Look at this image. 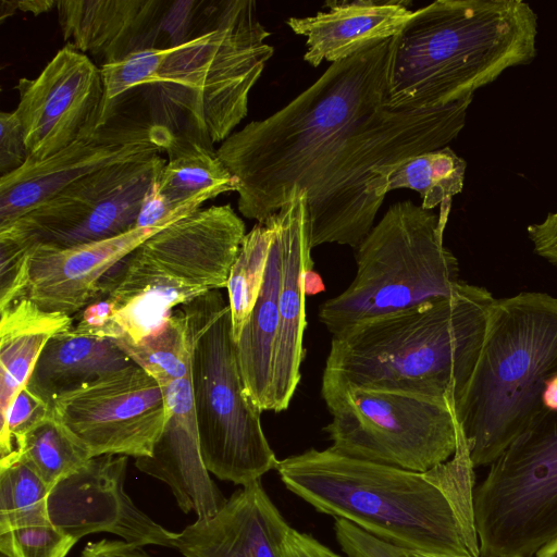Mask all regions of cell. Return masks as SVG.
<instances>
[{
    "instance_id": "1",
    "label": "cell",
    "mask_w": 557,
    "mask_h": 557,
    "mask_svg": "<svg viewBox=\"0 0 557 557\" xmlns=\"http://www.w3.org/2000/svg\"><path fill=\"white\" fill-rule=\"evenodd\" d=\"M393 38L327 70L285 107L232 133L216 154L239 181L237 208L263 222L307 194L311 247L356 248L383 200L373 171L448 146L460 133L454 107L397 110L387 104Z\"/></svg>"
},
{
    "instance_id": "4",
    "label": "cell",
    "mask_w": 557,
    "mask_h": 557,
    "mask_svg": "<svg viewBox=\"0 0 557 557\" xmlns=\"http://www.w3.org/2000/svg\"><path fill=\"white\" fill-rule=\"evenodd\" d=\"M494 301L484 287L460 281L449 297L332 337L322 383L455 404L478 362Z\"/></svg>"
},
{
    "instance_id": "15",
    "label": "cell",
    "mask_w": 557,
    "mask_h": 557,
    "mask_svg": "<svg viewBox=\"0 0 557 557\" xmlns=\"http://www.w3.org/2000/svg\"><path fill=\"white\" fill-rule=\"evenodd\" d=\"M173 136L149 119L111 114L94 133L54 154L0 177V226L12 223L71 183L102 168L165 151Z\"/></svg>"
},
{
    "instance_id": "37",
    "label": "cell",
    "mask_w": 557,
    "mask_h": 557,
    "mask_svg": "<svg viewBox=\"0 0 557 557\" xmlns=\"http://www.w3.org/2000/svg\"><path fill=\"white\" fill-rule=\"evenodd\" d=\"M527 231L534 252L557 265V211L548 213L541 223L529 225Z\"/></svg>"
},
{
    "instance_id": "32",
    "label": "cell",
    "mask_w": 557,
    "mask_h": 557,
    "mask_svg": "<svg viewBox=\"0 0 557 557\" xmlns=\"http://www.w3.org/2000/svg\"><path fill=\"white\" fill-rule=\"evenodd\" d=\"M75 543L51 522L0 533V553L7 557H65Z\"/></svg>"
},
{
    "instance_id": "40",
    "label": "cell",
    "mask_w": 557,
    "mask_h": 557,
    "mask_svg": "<svg viewBox=\"0 0 557 557\" xmlns=\"http://www.w3.org/2000/svg\"><path fill=\"white\" fill-rule=\"evenodd\" d=\"M18 10L24 12H30L34 15L41 14L50 11L53 7H57V1L53 0H24L16 1Z\"/></svg>"
},
{
    "instance_id": "36",
    "label": "cell",
    "mask_w": 557,
    "mask_h": 557,
    "mask_svg": "<svg viewBox=\"0 0 557 557\" xmlns=\"http://www.w3.org/2000/svg\"><path fill=\"white\" fill-rule=\"evenodd\" d=\"M157 181V178H156ZM153 182L143 199L136 227H165L197 211L173 203Z\"/></svg>"
},
{
    "instance_id": "22",
    "label": "cell",
    "mask_w": 557,
    "mask_h": 557,
    "mask_svg": "<svg viewBox=\"0 0 557 557\" xmlns=\"http://www.w3.org/2000/svg\"><path fill=\"white\" fill-rule=\"evenodd\" d=\"M326 11L289 17L290 29L306 38L304 60L332 63L393 38L412 15L410 0L327 1Z\"/></svg>"
},
{
    "instance_id": "27",
    "label": "cell",
    "mask_w": 557,
    "mask_h": 557,
    "mask_svg": "<svg viewBox=\"0 0 557 557\" xmlns=\"http://www.w3.org/2000/svg\"><path fill=\"white\" fill-rule=\"evenodd\" d=\"M466 161L449 146L421 152L373 171L372 194L381 200L394 189L409 188L421 197V207H451L463 188Z\"/></svg>"
},
{
    "instance_id": "19",
    "label": "cell",
    "mask_w": 557,
    "mask_h": 557,
    "mask_svg": "<svg viewBox=\"0 0 557 557\" xmlns=\"http://www.w3.org/2000/svg\"><path fill=\"white\" fill-rule=\"evenodd\" d=\"M162 387L169 409L165 426L152 454L137 458L135 466L165 482L185 513L195 511L198 519L210 518L226 498L202 460L190 373Z\"/></svg>"
},
{
    "instance_id": "23",
    "label": "cell",
    "mask_w": 557,
    "mask_h": 557,
    "mask_svg": "<svg viewBox=\"0 0 557 557\" xmlns=\"http://www.w3.org/2000/svg\"><path fill=\"white\" fill-rule=\"evenodd\" d=\"M274 234L263 284L236 344L246 391L261 411H273L275 343L278 333V297L282 282V221L272 213Z\"/></svg>"
},
{
    "instance_id": "43",
    "label": "cell",
    "mask_w": 557,
    "mask_h": 557,
    "mask_svg": "<svg viewBox=\"0 0 557 557\" xmlns=\"http://www.w3.org/2000/svg\"><path fill=\"white\" fill-rule=\"evenodd\" d=\"M310 543L312 549L314 550L318 557H342L338 554L334 553L332 549L320 543L313 536L310 537Z\"/></svg>"
},
{
    "instance_id": "33",
    "label": "cell",
    "mask_w": 557,
    "mask_h": 557,
    "mask_svg": "<svg viewBox=\"0 0 557 557\" xmlns=\"http://www.w3.org/2000/svg\"><path fill=\"white\" fill-rule=\"evenodd\" d=\"M51 412V404L26 385L0 421V460L13 456L23 437Z\"/></svg>"
},
{
    "instance_id": "24",
    "label": "cell",
    "mask_w": 557,
    "mask_h": 557,
    "mask_svg": "<svg viewBox=\"0 0 557 557\" xmlns=\"http://www.w3.org/2000/svg\"><path fill=\"white\" fill-rule=\"evenodd\" d=\"M135 362L111 338L75 333L51 337L42 348L27 386L48 400Z\"/></svg>"
},
{
    "instance_id": "17",
    "label": "cell",
    "mask_w": 557,
    "mask_h": 557,
    "mask_svg": "<svg viewBox=\"0 0 557 557\" xmlns=\"http://www.w3.org/2000/svg\"><path fill=\"white\" fill-rule=\"evenodd\" d=\"M163 227H135L108 239L58 248H29L0 309L26 298L48 312L73 317L106 296L104 278L148 237Z\"/></svg>"
},
{
    "instance_id": "2",
    "label": "cell",
    "mask_w": 557,
    "mask_h": 557,
    "mask_svg": "<svg viewBox=\"0 0 557 557\" xmlns=\"http://www.w3.org/2000/svg\"><path fill=\"white\" fill-rule=\"evenodd\" d=\"M276 471L285 487L317 511L398 548L480 557L474 466L458 422L455 454L428 471L358 459L332 447L278 460Z\"/></svg>"
},
{
    "instance_id": "16",
    "label": "cell",
    "mask_w": 557,
    "mask_h": 557,
    "mask_svg": "<svg viewBox=\"0 0 557 557\" xmlns=\"http://www.w3.org/2000/svg\"><path fill=\"white\" fill-rule=\"evenodd\" d=\"M55 10L63 39L101 67L188 39L196 0H58Z\"/></svg>"
},
{
    "instance_id": "12",
    "label": "cell",
    "mask_w": 557,
    "mask_h": 557,
    "mask_svg": "<svg viewBox=\"0 0 557 557\" xmlns=\"http://www.w3.org/2000/svg\"><path fill=\"white\" fill-rule=\"evenodd\" d=\"M165 162L161 153H156L81 177L20 219L0 226V253L23 258L37 245L69 248L135 228L145 194Z\"/></svg>"
},
{
    "instance_id": "29",
    "label": "cell",
    "mask_w": 557,
    "mask_h": 557,
    "mask_svg": "<svg viewBox=\"0 0 557 557\" xmlns=\"http://www.w3.org/2000/svg\"><path fill=\"white\" fill-rule=\"evenodd\" d=\"M20 460L50 488L84 466L91 457L59 424L51 412L34 426L8 459Z\"/></svg>"
},
{
    "instance_id": "39",
    "label": "cell",
    "mask_w": 557,
    "mask_h": 557,
    "mask_svg": "<svg viewBox=\"0 0 557 557\" xmlns=\"http://www.w3.org/2000/svg\"><path fill=\"white\" fill-rule=\"evenodd\" d=\"M310 534L290 529L285 540L283 557H318L310 543Z\"/></svg>"
},
{
    "instance_id": "30",
    "label": "cell",
    "mask_w": 557,
    "mask_h": 557,
    "mask_svg": "<svg viewBox=\"0 0 557 557\" xmlns=\"http://www.w3.org/2000/svg\"><path fill=\"white\" fill-rule=\"evenodd\" d=\"M274 234L273 214L246 233L227 281L235 343L246 325L263 284Z\"/></svg>"
},
{
    "instance_id": "5",
    "label": "cell",
    "mask_w": 557,
    "mask_h": 557,
    "mask_svg": "<svg viewBox=\"0 0 557 557\" xmlns=\"http://www.w3.org/2000/svg\"><path fill=\"white\" fill-rule=\"evenodd\" d=\"M537 15L521 0H436L393 37L387 104L446 107L536 55Z\"/></svg>"
},
{
    "instance_id": "38",
    "label": "cell",
    "mask_w": 557,
    "mask_h": 557,
    "mask_svg": "<svg viewBox=\"0 0 557 557\" xmlns=\"http://www.w3.org/2000/svg\"><path fill=\"white\" fill-rule=\"evenodd\" d=\"M81 557H149L141 546L126 541L101 540L89 542Z\"/></svg>"
},
{
    "instance_id": "13",
    "label": "cell",
    "mask_w": 557,
    "mask_h": 557,
    "mask_svg": "<svg viewBox=\"0 0 557 557\" xmlns=\"http://www.w3.org/2000/svg\"><path fill=\"white\" fill-rule=\"evenodd\" d=\"M51 408L91 458L150 456L169 417L163 387L136 363L58 395Z\"/></svg>"
},
{
    "instance_id": "14",
    "label": "cell",
    "mask_w": 557,
    "mask_h": 557,
    "mask_svg": "<svg viewBox=\"0 0 557 557\" xmlns=\"http://www.w3.org/2000/svg\"><path fill=\"white\" fill-rule=\"evenodd\" d=\"M15 88L29 158L41 160L94 133L111 114L100 66L67 44Z\"/></svg>"
},
{
    "instance_id": "8",
    "label": "cell",
    "mask_w": 557,
    "mask_h": 557,
    "mask_svg": "<svg viewBox=\"0 0 557 557\" xmlns=\"http://www.w3.org/2000/svg\"><path fill=\"white\" fill-rule=\"evenodd\" d=\"M448 216L411 200L392 205L356 249V276L321 304L320 322L338 337L368 321L451 296L458 260L444 246Z\"/></svg>"
},
{
    "instance_id": "10",
    "label": "cell",
    "mask_w": 557,
    "mask_h": 557,
    "mask_svg": "<svg viewBox=\"0 0 557 557\" xmlns=\"http://www.w3.org/2000/svg\"><path fill=\"white\" fill-rule=\"evenodd\" d=\"M480 557H534L557 537V411L545 409L474 488Z\"/></svg>"
},
{
    "instance_id": "35",
    "label": "cell",
    "mask_w": 557,
    "mask_h": 557,
    "mask_svg": "<svg viewBox=\"0 0 557 557\" xmlns=\"http://www.w3.org/2000/svg\"><path fill=\"white\" fill-rule=\"evenodd\" d=\"M29 158L23 126L15 111L0 113V177L24 165Z\"/></svg>"
},
{
    "instance_id": "28",
    "label": "cell",
    "mask_w": 557,
    "mask_h": 557,
    "mask_svg": "<svg viewBox=\"0 0 557 557\" xmlns=\"http://www.w3.org/2000/svg\"><path fill=\"white\" fill-rule=\"evenodd\" d=\"M173 310L154 331L136 343L113 339L161 386L190 373L193 337L189 318L182 307Z\"/></svg>"
},
{
    "instance_id": "45",
    "label": "cell",
    "mask_w": 557,
    "mask_h": 557,
    "mask_svg": "<svg viewBox=\"0 0 557 557\" xmlns=\"http://www.w3.org/2000/svg\"><path fill=\"white\" fill-rule=\"evenodd\" d=\"M406 554H407V557H472V556H460V555L426 554V553L408 552V550H406Z\"/></svg>"
},
{
    "instance_id": "6",
    "label": "cell",
    "mask_w": 557,
    "mask_h": 557,
    "mask_svg": "<svg viewBox=\"0 0 557 557\" xmlns=\"http://www.w3.org/2000/svg\"><path fill=\"white\" fill-rule=\"evenodd\" d=\"M557 375V298L495 299L473 373L453 408L474 468L491 466L545 410Z\"/></svg>"
},
{
    "instance_id": "21",
    "label": "cell",
    "mask_w": 557,
    "mask_h": 557,
    "mask_svg": "<svg viewBox=\"0 0 557 557\" xmlns=\"http://www.w3.org/2000/svg\"><path fill=\"white\" fill-rule=\"evenodd\" d=\"M290 529L258 480L177 533L175 548L184 557H283Z\"/></svg>"
},
{
    "instance_id": "42",
    "label": "cell",
    "mask_w": 557,
    "mask_h": 557,
    "mask_svg": "<svg viewBox=\"0 0 557 557\" xmlns=\"http://www.w3.org/2000/svg\"><path fill=\"white\" fill-rule=\"evenodd\" d=\"M543 405L547 410L557 411V375L550 379L545 386Z\"/></svg>"
},
{
    "instance_id": "9",
    "label": "cell",
    "mask_w": 557,
    "mask_h": 557,
    "mask_svg": "<svg viewBox=\"0 0 557 557\" xmlns=\"http://www.w3.org/2000/svg\"><path fill=\"white\" fill-rule=\"evenodd\" d=\"M182 307L189 318L190 382L200 450L208 471L248 485L278 459L261 426V410L246 391L233 337L228 302L211 290Z\"/></svg>"
},
{
    "instance_id": "25",
    "label": "cell",
    "mask_w": 557,
    "mask_h": 557,
    "mask_svg": "<svg viewBox=\"0 0 557 557\" xmlns=\"http://www.w3.org/2000/svg\"><path fill=\"white\" fill-rule=\"evenodd\" d=\"M0 421L27 385L47 342L71 330L74 318L48 312L26 298L0 309Z\"/></svg>"
},
{
    "instance_id": "7",
    "label": "cell",
    "mask_w": 557,
    "mask_h": 557,
    "mask_svg": "<svg viewBox=\"0 0 557 557\" xmlns=\"http://www.w3.org/2000/svg\"><path fill=\"white\" fill-rule=\"evenodd\" d=\"M246 235L231 205L211 206L177 220L143 242L108 282L111 314L100 338L136 343L173 309L227 286Z\"/></svg>"
},
{
    "instance_id": "31",
    "label": "cell",
    "mask_w": 557,
    "mask_h": 557,
    "mask_svg": "<svg viewBox=\"0 0 557 557\" xmlns=\"http://www.w3.org/2000/svg\"><path fill=\"white\" fill-rule=\"evenodd\" d=\"M51 488L20 460L0 462V533L49 523Z\"/></svg>"
},
{
    "instance_id": "41",
    "label": "cell",
    "mask_w": 557,
    "mask_h": 557,
    "mask_svg": "<svg viewBox=\"0 0 557 557\" xmlns=\"http://www.w3.org/2000/svg\"><path fill=\"white\" fill-rule=\"evenodd\" d=\"M304 288L306 296L315 295L324 290L322 278L317 272L313 271V269L305 273Z\"/></svg>"
},
{
    "instance_id": "3",
    "label": "cell",
    "mask_w": 557,
    "mask_h": 557,
    "mask_svg": "<svg viewBox=\"0 0 557 557\" xmlns=\"http://www.w3.org/2000/svg\"><path fill=\"white\" fill-rule=\"evenodd\" d=\"M253 0L203 1L193 36L101 66L107 101L140 89L149 120L210 148L247 116L249 94L274 49Z\"/></svg>"
},
{
    "instance_id": "20",
    "label": "cell",
    "mask_w": 557,
    "mask_h": 557,
    "mask_svg": "<svg viewBox=\"0 0 557 557\" xmlns=\"http://www.w3.org/2000/svg\"><path fill=\"white\" fill-rule=\"evenodd\" d=\"M307 198L306 191L296 190L290 201L278 210L282 221V282L274 357V412L288 408L301 377L302 338L307 326L304 277L313 269Z\"/></svg>"
},
{
    "instance_id": "46",
    "label": "cell",
    "mask_w": 557,
    "mask_h": 557,
    "mask_svg": "<svg viewBox=\"0 0 557 557\" xmlns=\"http://www.w3.org/2000/svg\"><path fill=\"white\" fill-rule=\"evenodd\" d=\"M0 557H7V556H4V555H2V554H1V556H0Z\"/></svg>"
},
{
    "instance_id": "26",
    "label": "cell",
    "mask_w": 557,
    "mask_h": 557,
    "mask_svg": "<svg viewBox=\"0 0 557 557\" xmlns=\"http://www.w3.org/2000/svg\"><path fill=\"white\" fill-rule=\"evenodd\" d=\"M165 152L168 159L156 182L173 203L198 211L205 201L239 189V181L213 148L191 138L174 137Z\"/></svg>"
},
{
    "instance_id": "18",
    "label": "cell",
    "mask_w": 557,
    "mask_h": 557,
    "mask_svg": "<svg viewBox=\"0 0 557 557\" xmlns=\"http://www.w3.org/2000/svg\"><path fill=\"white\" fill-rule=\"evenodd\" d=\"M127 456L102 455L58 482L48 497L50 522L76 542L109 532L139 546L175 548L177 533L144 513L124 491Z\"/></svg>"
},
{
    "instance_id": "11",
    "label": "cell",
    "mask_w": 557,
    "mask_h": 557,
    "mask_svg": "<svg viewBox=\"0 0 557 557\" xmlns=\"http://www.w3.org/2000/svg\"><path fill=\"white\" fill-rule=\"evenodd\" d=\"M332 448L349 457L428 471L457 448L453 403L395 391L321 384Z\"/></svg>"
},
{
    "instance_id": "34",
    "label": "cell",
    "mask_w": 557,
    "mask_h": 557,
    "mask_svg": "<svg viewBox=\"0 0 557 557\" xmlns=\"http://www.w3.org/2000/svg\"><path fill=\"white\" fill-rule=\"evenodd\" d=\"M334 531L347 557H407L405 549L374 537L347 520L336 519Z\"/></svg>"
},
{
    "instance_id": "44",
    "label": "cell",
    "mask_w": 557,
    "mask_h": 557,
    "mask_svg": "<svg viewBox=\"0 0 557 557\" xmlns=\"http://www.w3.org/2000/svg\"><path fill=\"white\" fill-rule=\"evenodd\" d=\"M535 557H557V537L543 546Z\"/></svg>"
}]
</instances>
